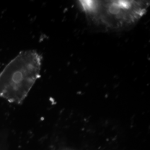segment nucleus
<instances>
[{"label": "nucleus", "mask_w": 150, "mask_h": 150, "mask_svg": "<svg viewBox=\"0 0 150 150\" xmlns=\"http://www.w3.org/2000/svg\"><path fill=\"white\" fill-rule=\"evenodd\" d=\"M87 18L107 31H122L134 26L147 13L150 1H79Z\"/></svg>", "instance_id": "1"}, {"label": "nucleus", "mask_w": 150, "mask_h": 150, "mask_svg": "<svg viewBox=\"0 0 150 150\" xmlns=\"http://www.w3.org/2000/svg\"></svg>", "instance_id": "3"}, {"label": "nucleus", "mask_w": 150, "mask_h": 150, "mask_svg": "<svg viewBox=\"0 0 150 150\" xmlns=\"http://www.w3.org/2000/svg\"><path fill=\"white\" fill-rule=\"evenodd\" d=\"M42 57L35 50L21 51L0 72V97L21 104L41 77Z\"/></svg>", "instance_id": "2"}]
</instances>
